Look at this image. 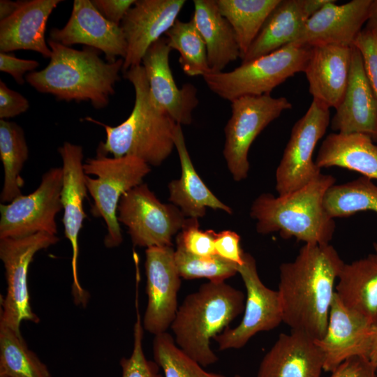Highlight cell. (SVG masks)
Returning <instances> with one entry per match:
<instances>
[{"mask_svg":"<svg viewBox=\"0 0 377 377\" xmlns=\"http://www.w3.org/2000/svg\"><path fill=\"white\" fill-rule=\"evenodd\" d=\"M343 265L330 244H305L294 260L280 265L277 291L283 322L291 330L302 332L314 340L323 337L335 282Z\"/></svg>","mask_w":377,"mask_h":377,"instance_id":"6da1fadb","label":"cell"},{"mask_svg":"<svg viewBox=\"0 0 377 377\" xmlns=\"http://www.w3.org/2000/svg\"><path fill=\"white\" fill-rule=\"evenodd\" d=\"M52 54L48 65L28 73L25 80L40 93L50 94L59 101H90L96 109L105 108L121 80L124 59L105 61L100 51L90 47L78 50L49 39Z\"/></svg>","mask_w":377,"mask_h":377,"instance_id":"7a4b0ae2","label":"cell"},{"mask_svg":"<svg viewBox=\"0 0 377 377\" xmlns=\"http://www.w3.org/2000/svg\"><path fill=\"white\" fill-rule=\"evenodd\" d=\"M124 77L135 89L134 106L128 117L116 126L85 118L105 128L106 139L100 143L97 153H110L114 157L133 156L150 166H159L175 148L177 124L154 100L142 64L130 68Z\"/></svg>","mask_w":377,"mask_h":377,"instance_id":"3957f363","label":"cell"},{"mask_svg":"<svg viewBox=\"0 0 377 377\" xmlns=\"http://www.w3.org/2000/svg\"><path fill=\"white\" fill-rule=\"evenodd\" d=\"M335 182L332 175L321 173L307 185L286 195L260 194L250 211V216L257 221V232L263 235L279 232L283 239L295 237L305 244H329L336 224L325 211L323 200Z\"/></svg>","mask_w":377,"mask_h":377,"instance_id":"277c9868","label":"cell"},{"mask_svg":"<svg viewBox=\"0 0 377 377\" xmlns=\"http://www.w3.org/2000/svg\"><path fill=\"white\" fill-rule=\"evenodd\" d=\"M245 300L225 281L202 283L178 307L170 326L176 344L202 367L216 363L211 340L244 312Z\"/></svg>","mask_w":377,"mask_h":377,"instance_id":"5b68a950","label":"cell"},{"mask_svg":"<svg viewBox=\"0 0 377 377\" xmlns=\"http://www.w3.org/2000/svg\"><path fill=\"white\" fill-rule=\"evenodd\" d=\"M312 47L287 45L228 72L208 73L203 79L220 98L232 101L245 96L270 94L295 74L304 72Z\"/></svg>","mask_w":377,"mask_h":377,"instance_id":"8992f818","label":"cell"},{"mask_svg":"<svg viewBox=\"0 0 377 377\" xmlns=\"http://www.w3.org/2000/svg\"><path fill=\"white\" fill-rule=\"evenodd\" d=\"M87 191L93 198L91 214L102 217L107 226L104 245L113 248L123 241L117 219V208L122 195L142 183L151 167L133 156L108 157L97 153L83 165Z\"/></svg>","mask_w":377,"mask_h":377,"instance_id":"52a82bcc","label":"cell"},{"mask_svg":"<svg viewBox=\"0 0 377 377\" xmlns=\"http://www.w3.org/2000/svg\"><path fill=\"white\" fill-rule=\"evenodd\" d=\"M291 108L286 98L271 94L245 96L231 101V116L224 130L223 156L235 181L248 176V154L254 140L284 110Z\"/></svg>","mask_w":377,"mask_h":377,"instance_id":"ba28073f","label":"cell"},{"mask_svg":"<svg viewBox=\"0 0 377 377\" xmlns=\"http://www.w3.org/2000/svg\"><path fill=\"white\" fill-rule=\"evenodd\" d=\"M55 235H35L0 239V258L5 269L6 294L1 297L0 324L20 332L22 321L38 323L39 317L33 311L28 290L27 274L35 254L57 243Z\"/></svg>","mask_w":377,"mask_h":377,"instance_id":"9c48e42d","label":"cell"},{"mask_svg":"<svg viewBox=\"0 0 377 377\" xmlns=\"http://www.w3.org/2000/svg\"><path fill=\"white\" fill-rule=\"evenodd\" d=\"M186 219L173 204L161 202L143 183L124 193L117 208L118 221L128 228L133 244L140 247L172 246V237Z\"/></svg>","mask_w":377,"mask_h":377,"instance_id":"30bf717a","label":"cell"},{"mask_svg":"<svg viewBox=\"0 0 377 377\" xmlns=\"http://www.w3.org/2000/svg\"><path fill=\"white\" fill-rule=\"evenodd\" d=\"M61 168L45 172L38 188L0 205V239L17 238L46 232L57 235L56 216L62 209Z\"/></svg>","mask_w":377,"mask_h":377,"instance_id":"8fae6325","label":"cell"},{"mask_svg":"<svg viewBox=\"0 0 377 377\" xmlns=\"http://www.w3.org/2000/svg\"><path fill=\"white\" fill-rule=\"evenodd\" d=\"M330 109L312 101L304 115L294 124L276 170V191L279 195L304 187L321 174L313 154L330 123Z\"/></svg>","mask_w":377,"mask_h":377,"instance_id":"7c38bea8","label":"cell"},{"mask_svg":"<svg viewBox=\"0 0 377 377\" xmlns=\"http://www.w3.org/2000/svg\"><path fill=\"white\" fill-rule=\"evenodd\" d=\"M243 260L237 272L246 291L244 316L237 326L228 327L214 338L220 350L241 348L257 333L274 330L283 322L278 291L262 282L256 260L250 253L244 252Z\"/></svg>","mask_w":377,"mask_h":377,"instance_id":"4fadbf2b","label":"cell"},{"mask_svg":"<svg viewBox=\"0 0 377 377\" xmlns=\"http://www.w3.org/2000/svg\"><path fill=\"white\" fill-rule=\"evenodd\" d=\"M145 256L147 304L142 323L155 336L166 332L175 319L182 277L172 246L147 248Z\"/></svg>","mask_w":377,"mask_h":377,"instance_id":"5bb4252c","label":"cell"},{"mask_svg":"<svg viewBox=\"0 0 377 377\" xmlns=\"http://www.w3.org/2000/svg\"><path fill=\"white\" fill-rule=\"evenodd\" d=\"M62 159L63 182L61 202L64 209L63 223L66 237L72 248V295L77 305L86 306L89 294L81 286L77 275L78 236L86 214L83 201L87 196L85 173L82 163L83 149L78 145L64 142L58 148Z\"/></svg>","mask_w":377,"mask_h":377,"instance_id":"9a60e30c","label":"cell"},{"mask_svg":"<svg viewBox=\"0 0 377 377\" xmlns=\"http://www.w3.org/2000/svg\"><path fill=\"white\" fill-rule=\"evenodd\" d=\"M50 38L68 47L82 44L95 48L103 52L110 63L126 55L127 43L121 26L104 17L89 0H75L68 21L61 29H52Z\"/></svg>","mask_w":377,"mask_h":377,"instance_id":"2e32d148","label":"cell"},{"mask_svg":"<svg viewBox=\"0 0 377 377\" xmlns=\"http://www.w3.org/2000/svg\"><path fill=\"white\" fill-rule=\"evenodd\" d=\"M185 0H137L121 22L127 43L122 71L141 65L149 47L172 27Z\"/></svg>","mask_w":377,"mask_h":377,"instance_id":"e0dca14e","label":"cell"},{"mask_svg":"<svg viewBox=\"0 0 377 377\" xmlns=\"http://www.w3.org/2000/svg\"><path fill=\"white\" fill-rule=\"evenodd\" d=\"M171 48L162 36L147 50L142 60L151 94L156 104L181 126L191 124L199 103L197 89L190 83L178 88L169 64Z\"/></svg>","mask_w":377,"mask_h":377,"instance_id":"ac0fdd59","label":"cell"},{"mask_svg":"<svg viewBox=\"0 0 377 377\" xmlns=\"http://www.w3.org/2000/svg\"><path fill=\"white\" fill-rule=\"evenodd\" d=\"M335 2L330 0L311 16L290 44L352 46L368 20L372 0H353L341 5Z\"/></svg>","mask_w":377,"mask_h":377,"instance_id":"d6986e66","label":"cell"},{"mask_svg":"<svg viewBox=\"0 0 377 377\" xmlns=\"http://www.w3.org/2000/svg\"><path fill=\"white\" fill-rule=\"evenodd\" d=\"M372 323L357 312L346 307L334 293L326 332L315 340L324 357L323 370L333 371L353 356L368 357Z\"/></svg>","mask_w":377,"mask_h":377,"instance_id":"ffe728a7","label":"cell"},{"mask_svg":"<svg viewBox=\"0 0 377 377\" xmlns=\"http://www.w3.org/2000/svg\"><path fill=\"white\" fill-rule=\"evenodd\" d=\"M348 82L330 123L339 133H363L377 143V99L369 83L360 50L351 46Z\"/></svg>","mask_w":377,"mask_h":377,"instance_id":"44dd1931","label":"cell"},{"mask_svg":"<svg viewBox=\"0 0 377 377\" xmlns=\"http://www.w3.org/2000/svg\"><path fill=\"white\" fill-rule=\"evenodd\" d=\"M351 46H313L304 73L313 101L330 109L341 103L348 82Z\"/></svg>","mask_w":377,"mask_h":377,"instance_id":"7402d4cb","label":"cell"},{"mask_svg":"<svg viewBox=\"0 0 377 377\" xmlns=\"http://www.w3.org/2000/svg\"><path fill=\"white\" fill-rule=\"evenodd\" d=\"M324 357L316 341L291 330L281 333L260 362L257 377H320Z\"/></svg>","mask_w":377,"mask_h":377,"instance_id":"603a6c76","label":"cell"},{"mask_svg":"<svg viewBox=\"0 0 377 377\" xmlns=\"http://www.w3.org/2000/svg\"><path fill=\"white\" fill-rule=\"evenodd\" d=\"M330 0H280L242 57L246 63L292 43L308 19Z\"/></svg>","mask_w":377,"mask_h":377,"instance_id":"cb8c5ba5","label":"cell"},{"mask_svg":"<svg viewBox=\"0 0 377 377\" xmlns=\"http://www.w3.org/2000/svg\"><path fill=\"white\" fill-rule=\"evenodd\" d=\"M61 0L22 1L19 8L0 20V51L32 50L50 58L45 31L48 18Z\"/></svg>","mask_w":377,"mask_h":377,"instance_id":"d4e9b609","label":"cell"},{"mask_svg":"<svg viewBox=\"0 0 377 377\" xmlns=\"http://www.w3.org/2000/svg\"><path fill=\"white\" fill-rule=\"evenodd\" d=\"M174 142L179 158L181 176L168 184L169 200L171 203L177 207L187 218H202L208 207L231 214L232 209L216 197L198 175L186 146L182 127L179 124H177L175 129Z\"/></svg>","mask_w":377,"mask_h":377,"instance_id":"484cf974","label":"cell"},{"mask_svg":"<svg viewBox=\"0 0 377 377\" xmlns=\"http://www.w3.org/2000/svg\"><path fill=\"white\" fill-rule=\"evenodd\" d=\"M193 4L192 20L205 43L211 73L222 72L230 62L241 58L235 33L215 0H194Z\"/></svg>","mask_w":377,"mask_h":377,"instance_id":"4316f807","label":"cell"},{"mask_svg":"<svg viewBox=\"0 0 377 377\" xmlns=\"http://www.w3.org/2000/svg\"><path fill=\"white\" fill-rule=\"evenodd\" d=\"M315 163L320 169L340 167L377 179V145L363 133H332L323 141Z\"/></svg>","mask_w":377,"mask_h":377,"instance_id":"83f0119b","label":"cell"},{"mask_svg":"<svg viewBox=\"0 0 377 377\" xmlns=\"http://www.w3.org/2000/svg\"><path fill=\"white\" fill-rule=\"evenodd\" d=\"M335 293L348 308L372 324L377 320V255L344 263Z\"/></svg>","mask_w":377,"mask_h":377,"instance_id":"f1b7e54d","label":"cell"},{"mask_svg":"<svg viewBox=\"0 0 377 377\" xmlns=\"http://www.w3.org/2000/svg\"><path fill=\"white\" fill-rule=\"evenodd\" d=\"M29 149L22 128L16 123L0 120V158L3 167L1 204L22 195L24 180L20 172L28 158Z\"/></svg>","mask_w":377,"mask_h":377,"instance_id":"f546056e","label":"cell"},{"mask_svg":"<svg viewBox=\"0 0 377 377\" xmlns=\"http://www.w3.org/2000/svg\"><path fill=\"white\" fill-rule=\"evenodd\" d=\"M280 0H216L221 14L232 26L241 58L258 34Z\"/></svg>","mask_w":377,"mask_h":377,"instance_id":"4dcf8cb0","label":"cell"},{"mask_svg":"<svg viewBox=\"0 0 377 377\" xmlns=\"http://www.w3.org/2000/svg\"><path fill=\"white\" fill-rule=\"evenodd\" d=\"M323 205L332 219L348 217L362 211L377 213V186L364 176L342 184H334L326 192ZM374 247L377 255V243H374Z\"/></svg>","mask_w":377,"mask_h":377,"instance_id":"1f68e13d","label":"cell"},{"mask_svg":"<svg viewBox=\"0 0 377 377\" xmlns=\"http://www.w3.org/2000/svg\"><path fill=\"white\" fill-rule=\"evenodd\" d=\"M0 377H52L21 332L0 324Z\"/></svg>","mask_w":377,"mask_h":377,"instance_id":"d6a6232c","label":"cell"},{"mask_svg":"<svg viewBox=\"0 0 377 377\" xmlns=\"http://www.w3.org/2000/svg\"><path fill=\"white\" fill-rule=\"evenodd\" d=\"M164 36L171 50L179 52V61L186 75L211 73L205 43L192 19L189 22L177 19Z\"/></svg>","mask_w":377,"mask_h":377,"instance_id":"836d02e7","label":"cell"},{"mask_svg":"<svg viewBox=\"0 0 377 377\" xmlns=\"http://www.w3.org/2000/svg\"><path fill=\"white\" fill-rule=\"evenodd\" d=\"M152 350L154 362L165 377H226L205 370L176 344L173 336L167 332L154 336Z\"/></svg>","mask_w":377,"mask_h":377,"instance_id":"e575fe53","label":"cell"},{"mask_svg":"<svg viewBox=\"0 0 377 377\" xmlns=\"http://www.w3.org/2000/svg\"><path fill=\"white\" fill-rule=\"evenodd\" d=\"M175 260L180 276L184 279H207L221 281L235 276L238 265L217 255L198 256L193 255L177 244Z\"/></svg>","mask_w":377,"mask_h":377,"instance_id":"d590c367","label":"cell"},{"mask_svg":"<svg viewBox=\"0 0 377 377\" xmlns=\"http://www.w3.org/2000/svg\"><path fill=\"white\" fill-rule=\"evenodd\" d=\"M136 321L133 327V346L128 357H122L120 360L121 377H163L159 372L158 365L148 360L144 353L143 337L144 327L138 310V302L136 299Z\"/></svg>","mask_w":377,"mask_h":377,"instance_id":"8d00e7d4","label":"cell"},{"mask_svg":"<svg viewBox=\"0 0 377 377\" xmlns=\"http://www.w3.org/2000/svg\"><path fill=\"white\" fill-rule=\"evenodd\" d=\"M214 232L212 230L200 229L198 219L187 218L185 224L176 237L177 244L187 252L198 256L216 255Z\"/></svg>","mask_w":377,"mask_h":377,"instance_id":"74e56055","label":"cell"},{"mask_svg":"<svg viewBox=\"0 0 377 377\" xmlns=\"http://www.w3.org/2000/svg\"><path fill=\"white\" fill-rule=\"evenodd\" d=\"M353 45L362 53L365 71L377 99V40L363 28L357 35Z\"/></svg>","mask_w":377,"mask_h":377,"instance_id":"f35d334b","label":"cell"},{"mask_svg":"<svg viewBox=\"0 0 377 377\" xmlns=\"http://www.w3.org/2000/svg\"><path fill=\"white\" fill-rule=\"evenodd\" d=\"M216 255L237 265H242L244 251L240 246V236L232 230L214 232Z\"/></svg>","mask_w":377,"mask_h":377,"instance_id":"ab89813d","label":"cell"},{"mask_svg":"<svg viewBox=\"0 0 377 377\" xmlns=\"http://www.w3.org/2000/svg\"><path fill=\"white\" fill-rule=\"evenodd\" d=\"M29 108L28 100L0 80V118L6 119L20 115Z\"/></svg>","mask_w":377,"mask_h":377,"instance_id":"60d3db41","label":"cell"},{"mask_svg":"<svg viewBox=\"0 0 377 377\" xmlns=\"http://www.w3.org/2000/svg\"><path fill=\"white\" fill-rule=\"evenodd\" d=\"M330 377H377V369L367 357L356 355L341 363Z\"/></svg>","mask_w":377,"mask_h":377,"instance_id":"b9f144b4","label":"cell"},{"mask_svg":"<svg viewBox=\"0 0 377 377\" xmlns=\"http://www.w3.org/2000/svg\"><path fill=\"white\" fill-rule=\"evenodd\" d=\"M38 66L36 60L19 59L13 54L0 52V71L10 75L17 84H24L26 73L34 72Z\"/></svg>","mask_w":377,"mask_h":377,"instance_id":"7bdbcfd3","label":"cell"},{"mask_svg":"<svg viewBox=\"0 0 377 377\" xmlns=\"http://www.w3.org/2000/svg\"><path fill=\"white\" fill-rule=\"evenodd\" d=\"M136 0H93L95 8L110 22L120 25Z\"/></svg>","mask_w":377,"mask_h":377,"instance_id":"ee69618b","label":"cell"},{"mask_svg":"<svg viewBox=\"0 0 377 377\" xmlns=\"http://www.w3.org/2000/svg\"><path fill=\"white\" fill-rule=\"evenodd\" d=\"M364 29L377 40V0H372L369 15Z\"/></svg>","mask_w":377,"mask_h":377,"instance_id":"f6af8a7d","label":"cell"},{"mask_svg":"<svg viewBox=\"0 0 377 377\" xmlns=\"http://www.w3.org/2000/svg\"><path fill=\"white\" fill-rule=\"evenodd\" d=\"M22 1H12L10 0L0 1V20L13 15L21 6Z\"/></svg>","mask_w":377,"mask_h":377,"instance_id":"bcb514c9","label":"cell"},{"mask_svg":"<svg viewBox=\"0 0 377 377\" xmlns=\"http://www.w3.org/2000/svg\"><path fill=\"white\" fill-rule=\"evenodd\" d=\"M368 358L377 369V320L371 325V343Z\"/></svg>","mask_w":377,"mask_h":377,"instance_id":"7dc6e473","label":"cell"},{"mask_svg":"<svg viewBox=\"0 0 377 377\" xmlns=\"http://www.w3.org/2000/svg\"><path fill=\"white\" fill-rule=\"evenodd\" d=\"M235 377H242L239 375H236Z\"/></svg>","mask_w":377,"mask_h":377,"instance_id":"c3c4849f","label":"cell"}]
</instances>
